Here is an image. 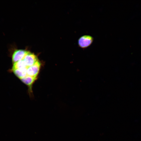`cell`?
Returning a JSON list of instances; mask_svg holds the SVG:
<instances>
[{"label": "cell", "instance_id": "obj_1", "mask_svg": "<svg viewBox=\"0 0 141 141\" xmlns=\"http://www.w3.org/2000/svg\"><path fill=\"white\" fill-rule=\"evenodd\" d=\"M93 40V37L90 35H84L80 37L78 40V44L80 48L85 49L90 46Z\"/></svg>", "mask_w": 141, "mask_h": 141}, {"label": "cell", "instance_id": "obj_2", "mask_svg": "<svg viewBox=\"0 0 141 141\" xmlns=\"http://www.w3.org/2000/svg\"><path fill=\"white\" fill-rule=\"evenodd\" d=\"M28 52L22 49H16L14 50L11 55L13 63L22 60Z\"/></svg>", "mask_w": 141, "mask_h": 141}, {"label": "cell", "instance_id": "obj_3", "mask_svg": "<svg viewBox=\"0 0 141 141\" xmlns=\"http://www.w3.org/2000/svg\"><path fill=\"white\" fill-rule=\"evenodd\" d=\"M41 67V63L38 61L34 64L27 68V75L37 77Z\"/></svg>", "mask_w": 141, "mask_h": 141}, {"label": "cell", "instance_id": "obj_4", "mask_svg": "<svg viewBox=\"0 0 141 141\" xmlns=\"http://www.w3.org/2000/svg\"><path fill=\"white\" fill-rule=\"evenodd\" d=\"M23 60L27 68L34 64L38 60L34 54L29 51Z\"/></svg>", "mask_w": 141, "mask_h": 141}, {"label": "cell", "instance_id": "obj_5", "mask_svg": "<svg viewBox=\"0 0 141 141\" xmlns=\"http://www.w3.org/2000/svg\"><path fill=\"white\" fill-rule=\"evenodd\" d=\"M27 68L22 69H16L11 70L14 74L20 79L24 77L27 75Z\"/></svg>", "mask_w": 141, "mask_h": 141}, {"label": "cell", "instance_id": "obj_6", "mask_svg": "<svg viewBox=\"0 0 141 141\" xmlns=\"http://www.w3.org/2000/svg\"><path fill=\"white\" fill-rule=\"evenodd\" d=\"M37 78L27 75L20 80L24 84L28 86L30 89L33 83L36 79Z\"/></svg>", "mask_w": 141, "mask_h": 141}, {"label": "cell", "instance_id": "obj_7", "mask_svg": "<svg viewBox=\"0 0 141 141\" xmlns=\"http://www.w3.org/2000/svg\"><path fill=\"white\" fill-rule=\"evenodd\" d=\"M27 68L23 60H21L14 63L11 70L16 69H22Z\"/></svg>", "mask_w": 141, "mask_h": 141}]
</instances>
